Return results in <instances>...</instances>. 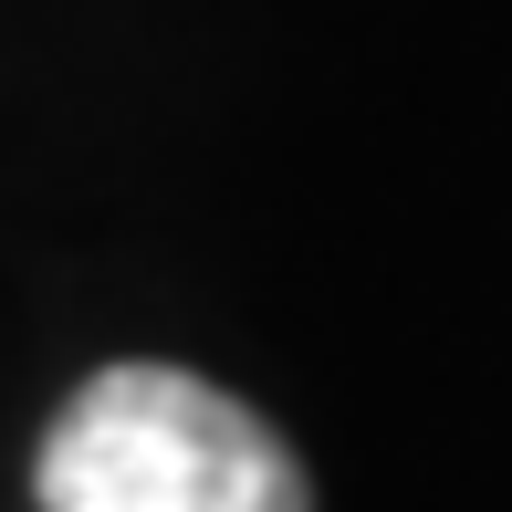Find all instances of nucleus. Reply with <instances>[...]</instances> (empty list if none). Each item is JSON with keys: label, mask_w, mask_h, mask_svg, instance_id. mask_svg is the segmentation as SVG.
I'll use <instances>...</instances> for the list:
<instances>
[{"label": "nucleus", "mask_w": 512, "mask_h": 512, "mask_svg": "<svg viewBox=\"0 0 512 512\" xmlns=\"http://www.w3.org/2000/svg\"><path fill=\"white\" fill-rule=\"evenodd\" d=\"M42 512H314L293 439L189 366H95L32 450Z\"/></svg>", "instance_id": "obj_1"}]
</instances>
